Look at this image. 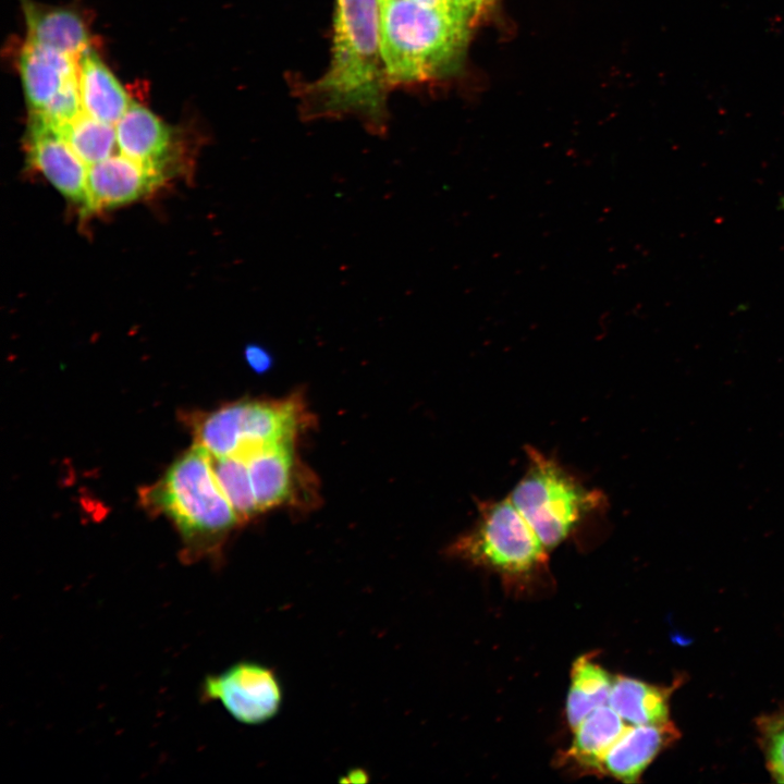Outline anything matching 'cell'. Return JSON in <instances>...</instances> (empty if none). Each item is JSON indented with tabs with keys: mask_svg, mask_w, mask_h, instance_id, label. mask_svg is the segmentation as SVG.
<instances>
[{
	"mask_svg": "<svg viewBox=\"0 0 784 784\" xmlns=\"http://www.w3.org/2000/svg\"><path fill=\"white\" fill-rule=\"evenodd\" d=\"M758 727L768 768L776 782L784 783V714L763 716Z\"/></svg>",
	"mask_w": 784,
	"mask_h": 784,
	"instance_id": "21",
	"label": "cell"
},
{
	"mask_svg": "<svg viewBox=\"0 0 784 784\" xmlns=\"http://www.w3.org/2000/svg\"><path fill=\"white\" fill-rule=\"evenodd\" d=\"M78 59L25 41L17 69L32 113H42L66 87L77 82Z\"/></svg>",
	"mask_w": 784,
	"mask_h": 784,
	"instance_id": "11",
	"label": "cell"
},
{
	"mask_svg": "<svg viewBox=\"0 0 784 784\" xmlns=\"http://www.w3.org/2000/svg\"><path fill=\"white\" fill-rule=\"evenodd\" d=\"M27 159L69 200L88 211V166L70 147L60 127L32 113Z\"/></svg>",
	"mask_w": 784,
	"mask_h": 784,
	"instance_id": "9",
	"label": "cell"
},
{
	"mask_svg": "<svg viewBox=\"0 0 784 784\" xmlns=\"http://www.w3.org/2000/svg\"><path fill=\"white\" fill-rule=\"evenodd\" d=\"M26 23V40L79 59L90 48V34L84 19L74 10L21 0Z\"/></svg>",
	"mask_w": 784,
	"mask_h": 784,
	"instance_id": "13",
	"label": "cell"
},
{
	"mask_svg": "<svg viewBox=\"0 0 784 784\" xmlns=\"http://www.w3.org/2000/svg\"><path fill=\"white\" fill-rule=\"evenodd\" d=\"M164 172L122 154L88 167V210L132 203L163 182Z\"/></svg>",
	"mask_w": 784,
	"mask_h": 784,
	"instance_id": "10",
	"label": "cell"
},
{
	"mask_svg": "<svg viewBox=\"0 0 784 784\" xmlns=\"http://www.w3.org/2000/svg\"><path fill=\"white\" fill-rule=\"evenodd\" d=\"M245 358L248 365L258 372L266 371L271 365V356L269 352L257 344L246 346Z\"/></svg>",
	"mask_w": 784,
	"mask_h": 784,
	"instance_id": "22",
	"label": "cell"
},
{
	"mask_svg": "<svg viewBox=\"0 0 784 784\" xmlns=\"http://www.w3.org/2000/svg\"><path fill=\"white\" fill-rule=\"evenodd\" d=\"M295 445L267 448L245 460L260 512L281 505L313 504L314 475L298 460Z\"/></svg>",
	"mask_w": 784,
	"mask_h": 784,
	"instance_id": "8",
	"label": "cell"
},
{
	"mask_svg": "<svg viewBox=\"0 0 784 784\" xmlns=\"http://www.w3.org/2000/svg\"><path fill=\"white\" fill-rule=\"evenodd\" d=\"M139 495L148 511L172 520L191 554L217 552L242 525L216 479L209 452L195 443Z\"/></svg>",
	"mask_w": 784,
	"mask_h": 784,
	"instance_id": "2",
	"label": "cell"
},
{
	"mask_svg": "<svg viewBox=\"0 0 784 784\" xmlns=\"http://www.w3.org/2000/svg\"><path fill=\"white\" fill-rule=\"evenodd\" d=\"M380 45L378 0H335L331 60L306 88V119L359 117L375 134L387 128L389 88Z\"/></svg>",
	"mask_w": 784,
	"mask_h": 784,
	"instance_id": "1",
	"label": "cell"
},
{
	"mask_svg": "<svg viewBox=\"0 0 784 784\" xmlns=\"http://www.w3.org/2000/svg\"><path fill=\"white\" fill-rule=\"evenodd\" d=\"M469 25L461 15L414 0L382 4L380 45L389 86L425 82L452 70L464 52Z\"/></svg>",
	"mask_w": 784,
	"mask_h": 784,
	"instance_id": "3",
	"label": "cell"
},
{
	"mask_svg": "<svg viewBox=\"0 0 784 784\" xmlns=\"http://www.w3.org/2000/svg\"><path fill=\"white\" fill-rule=\"evenodd\" d=\"M671 693L672 687L620 675L613 678L608 703L630 725L661 724L670 721Z\"/></svg>",
	"mask_w": 784,
	"mask_h": 784,
	"instance_id": "16",
	"label": "cell"
},
{
	"mask_svg": "<svg viewBox=\"0 0 784 784\" xmlns=\"http://www.w3.org/2000/svg\"><path fill=\"white\" fill-rule=\"evenodd\" d=\"M195 444L213 456L246 460L267 448L296 443L313 425L304 399L293 394L280 400H241L211 412L185 416Z\"/></svg>",
	"mask_w": 784,
	"mask_h": 784,
	"instance_id": "4",
	"label": "cell"
},
{
	"mask_svg": "<svg viewBox=\"0 0 784 784\" xmlns=\"http://www.w3.org/2000/svg\"><path fill=\"white\" fill-rule=\"evenodd\" d=\"M60 131L88 167L111 157L118 147L115 125L98 121L83 111L60 126Z\"/></svg>",
	"mask_w": 784,
	"mask_h": 784,
	"instance_id": "19",
	"label": "cell"
},
{
	"mask_svg": "<svg viewBox=\"0 0 784 784\" xmlns=\"http://www.w3.org/2000/svg\"><path fill=\"white\" fill-rule=\"evenodd\" d=\"M625 723L610 706L595 709L574 728L566 757L577 767L597 772L605 754L628 727Z\"/></svg>",
	"mask_w": 784,
	"mask_h": 784,
	"instance_id": "17",
	"label": "cell"
},
{
	"mask_svg": "<svg viewBox=\"0 0 784 784\" xmlns=\"http://www.w3.org/2000/svg\"><path fill=\"white\" fill-rule=\"evenodd\" d=\"M455 10L470 23L475 21L493 0H450Z\"/></svg>",
	"mask_w": 784,
	"mask_h": 784,
	"instance_id": "23",
	"label": "cell"
},
{
	"mask_svg": "<svg viewBox=\"0 0 784 784\" xmlns=\"http://www.w3.org/2000/svg\"><path fill=\"white\" fill-rule=\"evenodd\" d=\"M527 456L526 471L509 498L549 551L601 514L605 498L538 450L528 446Z\"/></svg>",
	"mask_w": 784,
	"mask_h": 784,
	"instance_id": "5",
	"label": "cell"
},
{
	"mask_svg": "<svg viewBox=\"0 0 784 784\" xmlns=\"http://www.w3.org/2000/svg\"><path fill=\"white\" fill-rule=\"evenodd\" d=\"M204 694L218 701L237 722L258 725L280 711L283 690L275 672L258 662L243 661L209 676Z\"/></svg>",
	"mask_w": 784,
	"mask_h": 784,
	"instance_id": "7",
	"label": "cell"
},
{
	"mask_svg": "<svg viewBox=\"0 0 784 784\" xmlns=\"http://www.w3.org/2000/svg\"><path fill=\"white\" fill-rule=\"evenodd\" d=\"M613 678L591 656H581L574 662L566 700V718L573 730L595 709L609 702Z\"/></svg>",
	"mask_w": 784,
	"mask_h": 784,
	"instance_id": "18",
	"label": "cell"
},
{
	"mask_svg": "<svg viewBox=\"0 0 784 784\" xmlns=\"http://www.w3.org/2000/svg\"><path fill=\"white\" fill-rule=\"evenodd\" d=\"M378 1H379V5L381 7L382 4H384L385 2H388L389 0H378Z\"/></svg>",
	"mask_w": 784,
	"mask_h": 784,
	"instance_id": "24",
	"label": "cell"
},
{
	"mask_svg": "<svg viewBox=\"0 0 784 784\" xmlns=\"http://www.w3.org/2000/svg\"><path fill=\"white\" fill-rule=\"evenodd\" d=\"M118 147L122 155L164 172L173 147L169 126L140 103L132 101L115 124Z\"/></svg>",
	"mask_w": 784,
	"mask_h": 784,
	"instance_id": "14",
	"label": "cell"
},
{
	"mask_svg": "<svg viewBox=\"0 0 784 784\" xmlns=\"http://www.w3.org/2000/svg\"><path fill=\"white\" fill-rule=\"evenodd\" d=\"M77 84L82 111L103 123L115 125L132 103L126 90L90 48L78 59Z\"/></svg>",
	"mask_w": 784,
	"mask_h": 784,
	"instance_id": "15",
	"label": "cell"
},
{
	"mask_svg": "<svg viewBox=\"0 0 784 784\" xmlns=\"http://www.w3.org/2000/svg\"><path fill=\"white\" fill-rule=\"evenodd\" d=\"M678 737V730L671 721L630 725L605 754L597 772L635 783L662 749Z\"/></svg>",
	"mask_w": 784,
	"mask_h": 784,
	"instance_id": "12",
	"label": "cell"
},
{
	"mask_svg": "<svg viewBox=\"0 0 784 784\" xmlns=\"http://www.w3.org/2000/svg\"><path fill=\"white\" fill-rule=\"evenodd\" d=\"M211 466L216 479L242 524L253 519L258 507L247 462L235 456H213Z\"/></svg>",
	"mask_w": 784,
	"mask_h": 784,
	"instance_id": "20",
	"label": "cell"
},
{
	"mask_svg": "<svg viewBox=\"0 0 784 784\" xmlns=\"http://www.w3.org/2000/svg\"><path fill=\"white\" fill-rule=\"evenodd\" d=\"M448 552L507 577L530 575L548 558V550L509 497L479 502L475 524Z\"/></svg>",
	"mask_w": 784,
	"mask_h": 784,
	"instance_id": "6",
	"label": "cell"
}]
</instances>
